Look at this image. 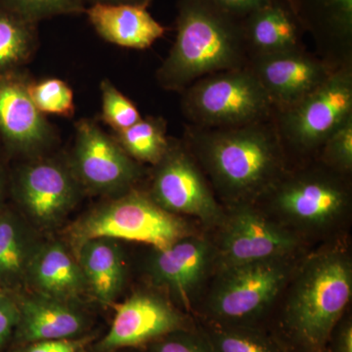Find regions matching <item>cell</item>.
Here are the masks:
<instances>
[{"instance_id": "8992f818", "label": "cell", "mask_w": 352, "mask_h": 352, "mask_svg": "<svg viewBox=\"0 0 352 352\" xmlns=\"http://www.w3.org/2000/svg\"><path fill=\"white\" fill-rule=\"evenodd\" d=\"M190 126L224 129L272 120L274 107L247 67L204 76L182 92Z\"/></svg>"}, {"instance_id": "8d00e7d4", "label": "cell", "mask_w": 352, "mask_h": 352, "mask_svg": "<svg viewBox=\"0 0 352 352\" xmlns=\"http://www.w3.org/2000/svg\"><path fill=\"white\" fill-rule=\"evenodd\" d=\"M2 188H3V178H2L1 173H0V195H1Z\"/></svg>"}, {"instance_id": "d6a6232c", "label": "cell", "mask_w": 352, "mask_h": 352, "mask_svg": "<svg viewBox=\"0 0 352 352\" xmlns=\"http://www.w3.org/2000/svg\"><path fill=\"white\" fill-rule=\"evenodd\" d=\"M19 320L18 303L0 293V346L6 342Z\"/></svg>"}, {"instance_id": "44dd1931", "label": "cell", "mask_w": 352, "mask_h": 352, "mask_svg": "<svg viewBox=\"0 0 352 352\" xmlns=\"http://www.w3.org/2000/svg\"><path fill=\"white\" fill-rule=\"evenodd\" d=\"M27 277L39 295L66 302H73L88 289L76 256L59 242L38 245Z\"/></svg>"}, {"instance_id": "d590c367", "label": "cell", "mask_w": 352, "mask_h": 352, "mask_svg": "<svg viewBox=\"0 0 352 352\" xmlns=\"http://www.w3.org/2000/svg\"><path fill=\"white\" fill-rule=\"evenodd\" d=\"M88 1L91 2V4H131V6L148 7L151 3L152 0H87Z\"/></svg>"}, {"instance_id": "d6986e66", "label": "cell", "mask_w": 352, "mask_h": 352, "mask_svg": "<svg viewBox=\"0 0 352 352\" xmlns=\"http://www.w3.org/2000/svg\"><path fill=\"white\" fill-rule=\"evenodd\" d=\"M18 308L16 329L19 339L27 344L82 337L89 327L87 314L72 302L36 293L25 296Z\"/></svg>"}, {"instance_id": "f546056e", "label": "cell", "mask_w": 352, "mask_h": 352, "mask_svg": "<svg viewBox=\"0 0 352 352\" xmlns=\"http://www.w3.org/2000/svg\"><path fill=\"white\" fill-rule=\"evenodd\" d=\"M217 352H274L267 342L251 333L226 331L214 336Z\"/></svg>"}, {"instance_id": "e575fe53", "label": "cell", "mask_w": 352, "mask_h": 352, "mask_svg": "<svg viewBox=\"0 0 352 352\" xmlns=\"http://www.w3.org/2000/svg\"><path fill=\"white\" fill-rule=\"evenodd\" d=\"M340 352H352V328L346 325L340 336Z\"/></svg>"}, {"instance_id": "9c48e42d", "label": "cell", "mask_w": 352, "mask_h": 352, "mask_svg": "<svg viewBox=\"0 0 352 352\" xmlns=\"http://www.w3.org/2000/svg\"><path fill=\"white\" fill-rule=\"evenodd\" d=\"M69 168L80 187L94 194L119 196L135 188L142 175L140 164L94 120L76 124Z\"/></svg>"}, {"instance_id": "f1b7e54d", "label": "cell", "mask_w": 352, "mask_h": 352, "mask_svg": "<svg viewBox=\"0 0 352 352\" xmlns=\"http://www.w3.org/2000/svg\"><path fill=\"white\" fill-rule=\"evenodd\" d=\"M314 159L331 170L349 175L352 170V117L347 119L321 146Z\"/></svg>"}, {"instance_id": "8fae6325", "label": "cell", "mask_w": 352, "mask_h": 352, "mask_svg": "<svg viewBox=\"0 0 352 352\" xmlns=\"http://www.w3.org/2000/svg\"><path fill=\"white\" fill-rule=\"evenodd\" d=\"M222 222L214 261L219 270L271 259L292 258L300 240L288 228L272 221L254 205L231 207Z\"/></svg>"}, {"instance_id": "83f0119b", "label": "cell", "mask_w": 352, "mask_h": 352, "mask_svg": "<svg viewBox=\"0 0 352 352\" xmlns=\"http://www.w3.org/2000/svg\"><path fill=\"white\" fill-rule=\"evenodd\" d=\"M102 120L115 133L124 131L142 118L138 107L109 80L100 83Z\"/></svg>"}, {"instance_id": "5bb4252c", "label": "cell", "mask_w": 352, "mask_h": 352, "mask_svg": "<svg viewBox=\"0 0 352 352\" xmlns=\"http://www.w3.org/2000/svg\"><path fill=\"white\" fill-rule=\"evenodd\" d=\"M184 318L168 300L152 293H136L120 303L110 330L95 352H113L139 346L179 331Z\"/></svg>"}, {"instance_id": "6da1fadb", "label": "cell", "mask_w": 352, "mask_h": 352, "mask_svg": "<svg viewBox=\"0 0 352 352\" xmlns=\"http://www.w3.org/2000/svg\"><path fill=\"white\" fill-rule=\"evenodd\" d=\"M183 141L229 208L256 205L289 168L273 119L224 129L187 124Z\"/></svg>"}, {"instance_id": "4dcf8cb0", "label": "cell", "mask_w": 352, "mask_h": 352, "mask_svg": "<svg viewBox=\"0 0 352 352\" xmlns=\"http://www.w3.org/2000/svg\"><path fill=\"white\" fill-rule=\"evenodd\" d=\"M151 352H210L200 340L178 331L160 338L153 344Z\"/></svg>"}, {"instance_id": "ba28073f", "label": "cell", "mask_w": 352, "mask_h": 352, "mask_svg": "<svg viewBox=\"0 0 352 352\" xmlns=\"http://www.w3.org/2000/svg\"><path fill=\"white\" fill-rule=\"evenodd\" d=\"M154 166L148 194L157 206L178 217L189 215L207 226H221L226 212L184 141L170 138L163 159Z\"/></svg>"}, {"instance_id": "4fadbf2b", "label": "cell", "mask_w": 352, "mask_h": 352, "mask_svg": "<svg viewBox=\"0 0 352 352\" xmlns=\"http://www.w3.org/2000/svg\"><path fill=\"white\" fill-rule=\"evenodd\" d=\"M80 185L69 164L38 159L25 164L16 179L21 205L34 223L56 226L78 201Z\"/></svg>"}, {"instance_id": "cb8c5ba5", "label": "cell", "mask_w": 352, "mask_h": 352, "mask_svg": "<svg viewBox=\"0 0 352 352\" xmlns=\"http://www.w3.org/2000/svg\"><path fill=\"white\" fill-rule=\"evenodd\" d=\"M168 126L162 117L148 116L113 135L120 147L139 164L155 166L163 159L168 145Z\"/></svg>"}, {"instance_id": "d4e9b609", "label": "cell", "mask_w": 352, "mask_h": 352, "mask_svg": "<svg viewBox=\"0 0 352 352\" xmlns=\"http://www.w3.org/2000/svg\"><path fill=\"white\" fill-rule=\"evenodd\" d=\"M38 244L12 217H0V282L14 283L27 276Z\"/></svg>"}, {"instance_id": "52a82bcc", "label": "cell", "mask_w": 352, "mask_h": 352, "mask_svg": "<svg viewBox=\"0 0 352 352\" xmlns=\"http://www.w3.org/2000/svg\"><path fill=\"white\" fill-rule=\"evenodd\" d=\"M352 117V65L340 67L327 82L293 107L275 113V127L289 162L314 160L329 136Z\"/></svg>"}, {"instance_id": "836d02e7", "label": "cell", "mask_w": 352, "mask_h": 352, "mask_svg": "<svg viewBox=\"0 0 352 352\" xmlns=\"http://www.w3.org/2000/svg\"><path fill=\"white\" fill-rule=\"evenodd\" d=\"M212 1L235 17L244 19L249 14L264 6L268 0H212Z\"/></svg>"}, {"instance_id": "3957f363", "label": "cell", "mask_w": 352, "mask_h": 352, "mask_svg": "<svg viewBox=\"0 0 352 352\" xmlns=\"http://www.w3.org/2000/svg\"><path fill=\"white\" fill-rule=\"evenodd\" d=\"M352 293L349 254L330 250L310 256L289 289L286 321L298 339L311 347L325 344Z\"/></svg>"}, {"instance_id": "5b68a950", "label": "cell", "mask_w": 352, "mask_h": 352, "mask_svg": "<svg viewBox=\"0 0 352 352\" xmlns=\"http://www.w3.org/2000/svg\"><path fill=\"white\" fill-rule=\"evenodd\" d=\"M182 217L157 206L149 194L136 188L97 206L69 226V242L76 249L94 238L135 241L163 249L191 235Z\"/></svg>"}, {"instance_id": "603a6c76", "label": "cell", "mask_w": 352, "mask_h": 352, "mask_svg": "<svg viewBox=\"0 0 352 352\" xmlns=\"http://www.w3.org/2000/svg\"><path fill=\"white\" fill-rule=\"evenodd\" d=\"M38 43L36 23L0 6V75L17 71L29 62Z\"/></svg>"}, {"instance_id": "7a4b0ae2", "label": "cell", "mask_w": 352, "mask_h": 352, "mask_svg": "<svg viewBox=\"0 0 352 352\" xmlns=\"http://www.w3.org/2000/svg\"><path fill=\"white\" fill-rule=\"evenodd\" d=\"M175 23V43L156 73L164 89L182 94L204 76L247 65L242 19L212 0H178Z\"/></svg>"}, {"instance_id": "1f68e13d", "label": "cell", "mask_w": 352, "mask_h": 352, "mask_svg": "<svg viewBox=\"0 0 352 352\" xmlns=\"http://www.w3.org/2000/svg\"><path fill=\"white\" fill-rule=\"evenodd\" d=\"M92 339L85 335L75 339L41 340L28 344L25 352H85Z\"/></svg>"}, {"instance_id": "ffe728a7", "label": "cell", "mask_w": 352, "mask_h": 352, "mask_svg": "<svg viewBox=\"0 0 352 352\" xmlns=\"http://www.w3.org/2000/svg\"><path fill=\"white\" fill-rule=\"evenodd\" d=\"M85 13L104 41L120 47L147 50L166 31L145 6L94 3Z\"/></svg>"}, {"instance_id": "484cf974", "label": "cell", "mask_w": 352, "mask_h": 352, "mask_svg": "<svg viewBox=\"0 0 352 352\" xmlns=\"http://www.w3.org/2000/svg\"><path fill=\"white\" fill-rule=\"evenodd\" d=\"M30 96L39 112L71 118L75 115L74 92L69 85L59 78H46L28 85Z\"/></svg>"}, {"instance_id": "277c9868", "label": "cell", "mask_w": 352, "mask_h": 352, "mask_svg": "<svg viewBox=\"0 0 352 352\" xmlns=\"http://www.w3.org/2000/svg\"><path fill=\"white\" fill-rule=\"evenodd\" d=\"M351 195L349 175L314 159L289 166L258 203L265 201L273 214L296 228L321 230L346 214Z\"/></svg>"}, {"instance_id": "30bf717a", "label": "cell", "mask_w": 352, "mask_h": 352, "mask_svg": "<svg viewBox=\"0 0 352 352\" xmlns=\"http://www.w3.org/2000/svg\"><path fill=\"white\" fill-rule=\"evenodd\" d=\"M291 258L241 264L220 270L208 302L212 314L234 321L263 314L291 279Z\"/></svg>"}, {"instance_id": "7402d4cb", "label": "cell", "mask_w": 352, "mask_h": 352, "mask_svg": "<svg viewBox=\"0 0 352 352\" xmlns=\"http://www.w3.org/2000/svg\"><path fill=\"white\" fill-rule=\"evenodd\" d=\"M88 289L104 305L115 302L122 292L126 265L120 245L110 238H94L75 250Z\"/></svg>"}, {"instance_id": "ac0fdd59", "label": "cell", "mask_w": 352, "mask_h": 352, "mask_svg": "<svg viewBox=\"0 0 352 352\" xmlns=\"http://www.w3.org/2000/svg\"><path fill=\"white\" fill-rule=\"evenodd\" d=\"M248 60L307 47L305 30L291 0H268L242 19Z\"/></svg>"}, {"instance_id": "e0dca14e", "label": "cell", "mask_w": 352, "mask_h": 352, "mask_svg": "<svg viewBox=\"0 0 352 352\" xmlns=\"http://www.w3.org/2000/svg\"><path fill=\"white\" fill-rule=\"evenodd\" d=\"M316 54L333 66L352 65V0H291Z\"/></svg>"}, {"instance_id": "4316f807", "label": "cell", "mask_w": 352, "mask_h": 352, "mask_svg": "<svg viewBox=\"0 0 352 352\" xmlns=\"http://www.w3.org/2000/svg\"><path fill=\"white\" fill-rule=\"evenodd\" d=\"M87 0H0V6L31 22L85 13Z\"/></svg>"}, {"instance_id": "2e32d148", "label": "cell", "mask_w": 352, "mask_h": 352, "mask_svg": "<svg viewBox=\"0 0 352 352\" xmlns=\"http://www.w3.org/2000/svg\"><path fill=\"white\" fill-rule=\"evenodd\" d=\"M214 251L207 239L191 234L163 249H155L148 271L157 286L168 289L188 307L214 261Z\"/></svg>"}, {"instance_id": "9a60e30c", "label": "cell", "mask_w": 352, "mask_h": 352, "mask_svg": "<svg viewBox=\"0 0 352 352\" xmlns=\"http://www.w3.org/2000/svg\"><path fill=\"white\" fill-rule=\"evenodd\" d=\"M29 82L18 71L0 75V134L14 151L36 155L53 144L56 132L32 102Z\"/></svg>"}, {"instance_id": "7c38bea8", "label": "cell", "mask_w": 352, "mask_h": 352, "mask_svg": "<svg viewBox=\"0 0 352 352\" xmlns=\"http://www.w3.org/2000/svg\"><path fill=\"white\" fill-rule=\"evenodd\" d=\"M245 67L258 78L275 113L303 100L327 82L338 69L307 47L250 58Z\"/></svg>"}]
</instances>
